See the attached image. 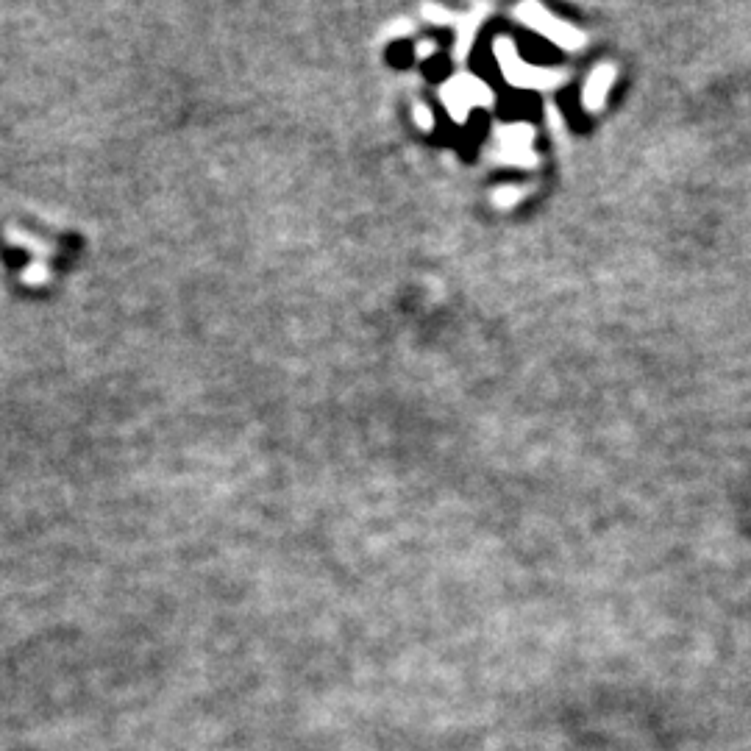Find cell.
Masks as SVG:
<instances>
[{
	"instance_id": "cell-5",
	"label": "cell",
	"mask_w": 751,
	"mask_h": 751,
	"mask_svg": "<svg viewBox=\"0 0 751 751\" xmlns=\"http://www.w3.org/2000/svg\"><path fill=\"white\" fill-rule=\"evenodd\" d=\"M612 78H615V67H612V64H601L599 70L587 78L585 106H590V109H599L601 103H604V95H607V90H610Z\"/></svg>"
},
{
	"instance_id": "cell-3",
	"label": "cell",
	"mask_w": 751,
	"mask_h": 751,
	"mask_svg": "<svg viewBox=\"0 0 751 751\" xmlns=\"http://www.w3.org/2000/svg\"><path fill=\"white\" fill-rule=\"evenodd\" d=\"M446 101L451 106V115L457 120H465V115L471 112L473 106L490 103V90L484 84H479L476 78H457L446 90Z\"/></svg>"
},
{
	"instance_id": "cell-2",
	"label": "cell",
	"mask_w": 751,
	"mask_h": 751,
	"mask_svg": "<svg viewBox=\"0 0 751 751\" xmlns=\"http://www.w3.org/2000/svg\"><path fill=\"white\" fill-rule=\"evenodd\" d=\"M496 53L498 62L504 67V76L510 78L512 84H521V87H551V84L560 81V73L537 70L532 64L521 62L518 51L512 48V42H507V39H498Z\"/></svg>"
},
{
	"instance_id": "cell-1",
	"label": "cell",
	"mask_w": 751,
	"mask_h": 751,
	"mask_svg": "<svg viewBox=\"0 0 751 751\" xmlns=\"http://www.w3.org/2000/svg\"><path fill=\"white\" fill-rule=\"evenodd\" d=\"M518 17H521L523 23L529 28H535L537 34H543L546 39H551V42H557V45H562V48H582V34L576 31V28H571L568 23H562V20H557L554 14H548L546 9H540V6H535V3H523L521 9H518Z\"/></svg>"
},
{
	"instance_id": "cell-4",
	"label": "cell",
	"mask_w": 751,
	"mask_h": 751,
	"mask_svg": "<svg viewBox=\"0 0 751 751\" xmlns=\"http://www.w3.org/2000/svg\"><path fill=\"white\" fill-rule=\"evenodd\" d=\"M529 140H532V131H529V128H523V126L504 128V131L498 134L501 151L507 153V159H515V162H523V156H532V153L526 151Z\"/></svg>"
}]
</instances>
